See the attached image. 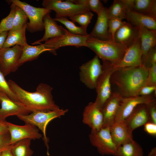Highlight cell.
Wrapping results in <instances>:
<instances>
[{"label": "cell", "instance_id": "obj_1", "mask_svg": "<svg viewBox=\"0 0 156 156\" xmlns=\"http://www.w3.org/2000/svg\"><path fill=\"white\" fill-rule=\"evenodd\" d=\"M114 69L110 82L111 86L116 88L115 92L122 97L138 96L140 89L145 86L147 68L142 65Z\"/></svg>", "mask_w": 156, "mask_h": 156}, {"label": "cell", "instance_id": "obj_2", "mask_svg": "<svg viewBox=\"0 0 156 156\" xmlns=\"http://www.w3.org/2000/svg\"><path fill=\"white\" fill-rule=\"evenodd\" d=\"M8 83L19 101L31 112L37 110L51 111L60 109L53 100V88L50 85L41 83L37 86L36 91L31 92L23 89L12 80H9Z\"/></svg>", "mask_w": 156, "mask_h": 156}, {"label": "cell", "instance_id": "obj_3", "mask_svg": "<svg viewBox=\"0 0 156 156\" xmlns=\"http://www.w3.org/2000/svg\"><path fill=\"white\" fill-rule=\"evenodd\" d=\"M86 47L93 51L102 61L108 62L112 67L118 64L127 48L112 40H103L88 36Z\"/></svg>", "mask_w": 156, "mask_h": 156}, {"label": "cell", "instance_id": "obj_4", "mask_svg": "<svg viewBox=\"0 0 156 156\" xmlns=\"http://www.w3.org/2000/svg\"><path fill=\"white\" fill-rule=\"evenodd\" d=\"M68 111V109L60 108L51 111L37 110L31 112L29 114L20 115L17 117L25 124L32 125L41 131L43 135V140L47 148V154L49 156V140L46 134L47 126L51 121L64 115Z\"/></svg>", "mask_w": 156, "mask_h": 156}, {"label": "cell", "instance_id": "obj_5", "mask_svg": "<svg viewBox=\"0 0 156 156\" xmlns=\"http://www.w3.org/2000/svg\"><path fill=\"white\" fill-rule=\"evenodd\" d=\"M8 1L19 7L25 13L29 20L26 28L29 31L33 33L44 29L43 18L46 14L51 12V10L44 8L35 7L19 0H10Z\"/></svg>", "mask_w": 156, "mask_h": 156}, {"label": "cell", "instance_id": "obj_6", "mask_svg": "<svg viewBox=\"0 0 156 156\" xmlns=\"http://www.w3.org/2000/svg\"><path fill=\"white\" fill-rule=\"evenodd\" d=\"M42 5L44 8L55 12V18L70 17L90 10L87 6L74 3L70 0H44Z\"/></svg>", "mask_w": 156, "mask_h": 156}, {"label": "cell", "instance_id": "obj_7", "mask_svg": "<svg viewBox=\"0 0 156 156\" xmlns=\"http://www.w3.org/2000/svg\"><path fill=\"white\" fill-rule=\"evenodd\" d=\"M102 72L96 82L95 89L97 93L94 102L101 109L111 95L112 92L110 82L111 75L114 69L108 62L103 61Z\"/></svg>", "mask_w": 156, "mask_h": 156}, {"label": "cell", "instance_id": "obj_8", "mask_svg": "<svg viewBox=\"0 0 156 156\" xmlns=\"http://www.w3.org/2000/svg\"><path fill=\"white\" fill-rule=\"evenodd\" d=\"M89 138L92 145L102 155L116 156L117 148L112 139L109 127H102L98 131L91 130Z\"/></svg>", "mask_w": 156, "mask_h": 156}, {"label": "cell", "instance_id": "obj_9", "mask_svg": "<svg viewBox=\"0 0 156 156\" xmlns=\"http://www.w3.org/2000/svg\"><path fill=\"white\" fill-rule=\"evenodd\" d=\"M23 47L16 45L0 50V71L5 76L18 69Z\"/></svg>", "mask_w": 156, "mask_h": 156}, {"label": "cell", "instance_id": "obj_10", "mask_svg": "<svg viewBox=\"0 0 156 156\" xmlns=\"http://www.w3.org/2000/svg\"><path fill=\"white\" fill-rule=\"evenodd\" d=\"M80 80L87 88L95 89L97 79L102 72V66L99 57L95 55L92 59L79 67Z\"/></svg>", "mask_w": 156, "mask_h": 156}, {"label": "cell", "instance_id": "obj_11", "mask_svg": "<svg viewBox=\"0 0 156 156\" xmlns=\"http://www.w3.org/2000/svg\"><path fill=\"white\" fill-rule=\"evenodd\" d=\"M89 36L73 34L66 29L63 35L49 39L44 44L48 48L52 50V53L56 55V50L62 47L67 46H73L78 48L86 47V40Z\"/></svg>", "mask_w": 156, "mask_h": 156}, {"label": "cell", "instance_id": "obj_12", "mask_svg": "<svg viewBox=\"0 0 156 156\" xmlns=\"http://www.w3.org/2000/svg\"><path fill=\"white\" fill-rule=\"evenodd\" d=\"M156 99L154 95L138 96L122 98L115 119V121H123L134 109L141 104H148Z\"/></svg>", "mask_w": 156, "mask_h": 156}, {"label": "cell", "instance_id": "obj_13", "mask_svg": "<svg viewBox=\"0 0 156 156\" xmlns=\"http://www.w3.org/2000/svg\"><path fill=\"white\" fill-rule=\"evenodd\" d=\"M6 123L10 135V145L23 139L35 140L40 139L42 137L38 128L32 125L25 124L24 125L21 126L7 121Z\"/></svg>", "mask_w": 156, "mask_h": 156}, {"label": "cell", "instance_id": "obj_14", "mask_svg": "<svg viewBox=\"0 0 156 156\" xmlns=\"http://www.w3.org/2000/svg\"><path fill=\"white\" fill-rule=\"evenodd\" d=\"M0 119L5 120L7 117L12 116L27 115L31 112L21 103L10 99L0 91Z\"/></svg>", "mask_w": 156, "mask_h": 156}, {"label": "cell", "instance_id": "obj_15", "mask_svg": "<svg viewBox=\"0 0 156 156\" xmlns=\"http://www.w3.org/2000/svg\"><path fill=\"white\" fill-rule=\"evenodd\" d=\"M142 52L140 37L133 44L128 48L121 60L116 66L112 67L114 69L136 66L142 65Z\"/></svg>", "mask_w": 156, "mask_h": 156}, {"label": "cell", "instance_id": "obj_16", "mask_svg": "<svg viewBox=\"0 0 156 156\" xmlns=\"http://www.w3.org/2000/svg\"><path fill=\"white\" fill-rule=\"evenodd\" d=\"M122 98L118 92H112L105 102L101 108L103 116L102 127H109L114 122Z\"/></svg>", "mask_w": 156, "mask_h": 156}, {"label": "cell", "instance_id": "obj_17", "mask_svg": "<svg viewBox=\"0 0 156 156\" xmlns=\"http://www.w3.org/2000/svg\"><path fill=\"white\" fill-rule=\"evenodd\" d=\"M146 104L138 105L123 121L131 133L135 129L151 121Z\"/></svg>", "mask_w": 156, "mask_h": 156}, {"label": "cell", "instance_id": "obj_18", "mask_svg": "<svg viewBox=\"0 0 156 156\" xmlns=\"http://www.w3.org/2000/svg\"><path fill=\"white\" fill-rule=\"evenodd\" d=\"M82 121L92 130L98 131L102 128L103 114L101 109L94 102L89 103L85 107L83 113Z\"/></svg>", "mask_w": 156, "mask_h": 156}, {"label": "cell", "instance_id": "obj_19", "mask_svg": "<svg viewBox=\"0 0 156 156\" xmlns=\"http://www.w3.org/2000/svg\"><path fill=\"white\" fill-rule=\"evenodd\" d=\"M139 37L138 27L133 26L129 23L125 22L124 24L116 32L114 41L128 48L131 46Z\"/></svg>", "mask_w": 156, "mask_h": 156}, {"label": "cell", "instance_id": "obj_20", "mask_svg": "<svg viewBox=\"0 0 156 156\" xmlns=\"http://www.w3.org/2000/svg\"><path fill=\"white\" fill-rule=\"evenodd\" d=\"M50 13L46 14L43 18L45 29L43 36L41 39L32 43V44H39L42 42L60 36L65 34L66 29L58 25L54 19L51 17Z\"/></svg>", "mask_w": 156, "mask_h": 156}, {"label": "cell", "instance_id": "obj_21", "mask_svg": "<svg viewBox=\"0 0 156 156\" xmlns=\"http://www.w3.org/2000/svg\"><path fill=\"white\" fill-rule=\"evenodd\" d=\"M108 20L107 8L105 7L101 13L98 16L96 22L89 36L102 40H112L108 32Z\"/></svg>", "mask_w": 156, "mask_h": 156}, {"label": "cell", "instance_id": "obj_22", "mask_svg": "<svg viewBox=\"0 0 156 156\" xmlns=\"http://www.w3.org/2000/svg\"><path fill=\"white\" fill-rule=\"evenodd\" d=\"M135 27L143 26L148 29L156 30V17L127 9L126 18Z\"/></svg>", "mask_w": 156, "mask_h": 156}, {"label": "cell", "instance_id": "obj_23", "mask_svg": "<svg viewBox=\"0 0 156 156\" xmlns=\"http://www.w3.org/2000/svg\"><path fill=\"white\" fill-rule=\"evenodd\" d=\"M112 139L117 148L124 143L133 139L123 121H115L109 127Z\"/></svg>", "mask_w": 156, "mask_h": 156}, {"label": "cell", "instance_id": "obj_24", "mask_svg": "<svg viewBox=\"0 0 156 156\" xmlns=\"http://www.w3.org/2000/svg\"><path fill=\"white\" fill-rule=\"evenodd\" d=\"M127 9L156 17V0H123Z\"/></svg>", "mask_w": 156, "mask_h": 156}, {"label": "cell", "instance_id": "obj_25", "mask_svg": "<svg viewBox=\"0 0 156 156\" xmlns=\"http://www.w3.org/2000/svg\"><path fill=\"white\" fill-rule=\"evenodd\" d=\"M137 27L139 30L142 52V63L150 50L156 47V30L149 29L142 26Z\"/></svg>", "mask_w": 156, "mask_h": 156}, {"label": "cell", "instance_id": "obj_26", "mask_svg": "<svg viewBox=\"0 0 156 156\" xmlns=\"http://www.w3.org/2000/svg\"><path fill=\"white\" fill-rule=\"evenodd\" d=\"M48 51L52 53L51 49L48 48L44 44L31 46L28 44L24 46L18 62L19 66L28 61L37 59L42 53Z\"/></svg>", "mask_w": 156, "mask_h": 156}, {"label": "cell", "instance_id": "obj_27", "mask_svg": "<svg viewBox=\"0 0 156 156\" xmlns=\"http://www.w3.org/2000/svg\"><path fill=\"white\" fill-rule=\"evenodd\" d=\"M27 26V23L20 29L9 31L3 48L16 45L24 47L27 44L25 35Z\"/></svg>", "mask_w": 156, "mask_h": 156}, {"label": "cell", "instance_id": "obj_28", "mask_svg": "<svg viewBox=\"0 0 156 156\" xmlns=\"http://www.w3.org/2000/svg\"><path fill=\"white\" fill-rule=\"evenodd\" d=\"M141 146L133 139L128 141L117 148L116 156H143Z\"/></svg>", "mask_w": 156, "mask_h": 156}, {"label": "cell", "instance_id": "obj_29", "mask_svg": "<svg viewBox=\"0 0 156 156\" xmlns=\"http://www.w3.org/2000/svg\"><path fill=\"white\" fill-rule=\"evenodd\" d=\"M127 8L123 0H114L112 5L107 8L109 19L117 18L122 20L126 19Z\"/></svg>", "mask_w": 156, "mask_h": 156}, {"label": "cell", "instance_id": "obj_30", "mask_svg": "<svg viewBox=\"0 0 156 156\" xmlns=\"http://www.w3.org/2000/svg\"><path fill=\"white\" fill-rule=\"evenodd\" d=\"M31 140L24 139L11 145V150L13 156H32L34 152L30 148Z\"/></svg>", "mask_w": 156, "mask_h": 156}, {"label": "cell", "instance_id": "obj_31", "mask_svg": "<svg viewBox=\"0 0 156 156\" xmlns=\"http://www.w3.org/2000/svg\"><path fill=\"white\" fill-rule=\"evenodd\" d=\"M56 21H58L64 25L67 29L68 31L73 34L88 36L89 34L86 29L81 26H76L72 21L69 20L67 17H60L54 18Z\"/></svg>", "mask_w": 156, "mask_h": 156}, {"label": "cell", "instance_id": "obj_32", "mask_svg": "<svg viewBox=\"0 0 156 156\" xmlns=\"http://www.w3.org/2000/svg\"><path fill=\"white\" fill-rule=\"evenodd\" d=\"M28 19L27 16L23 10L16 5L13 26L10 31H15L21 28L27 23Z\"/></svg>", "mask_w": 156, "mask_h": 156}, {"label": "cell", "instance_id": "obj_33", "mask_svg": "<svg viewBox=\"0 0 156 156\" xmlns=\"http://www.w3.org/2000/svg\"><path fill=\"white\" fill-rule=\"evenodd\" d=\"M73 3L87 6L90 11L99 15L105 8L101 1L99 0H70Z\"/></svg>", "mask_w": 156, "mask_h": 156}, {"label": "cell", "instance_id": "obj_34", "mask_svg": "<svg viewBox=\"0 0 156 156\" xmlns=\"http://www.w3.org/2000/svg\"><path fill=\"white\" fill-rule=\"evenodd\" d=\"M10 10L9 14L2 19L0 23V34L9 31L12 28L15 13L16 5L11 3Z\"/></svg>", "mask_w": 156, "mask_h": 156}, {"label": "cell", "instance_id": "obj_35", "mask_svg": "<svg viewBox=\"0 0 156 156\" xmlns=\"http://www.w3.org/2000/svg\"><path fill=\"white\" fill-rule=\"evenodd\" d=\"M93 14L90 10L80 13L69 17L73 23H78L80 26L87 29L89 24L91 22Z\"/></svg>", "mask_w": 156, "mask_h": 156}, {"label": "cell", "instance_id": "obj_36", "mask_svg": "<svg viewBox=\"0 0 156 156\" xmlns=\"http://www.w3.org/2000/svg\"><path fill=\"white\" fill-rule=\"evenodd\" d=\"M0 91L5 93L13 101H19L16 95L12 90L5 78V76L0 71Z\"/></svg>", "mask_w": 156, "mask_h": 156}, {"label": "cell", "instance_id": "obj_37", "mask_svg": "<svg viewBox=\"0 0 156 156\" xmlns=\"http://www.w3.org/2000/svg\"><path fill=\"white\" fill-rule=\"evenodd\" d=\"M125 21L117 18H111L109 19L108 22V31L109 34L114 41L115 34L118 30L124 24Z\"/></svg>", "mask_w": 156, "mask_h": 156}, {"label": "cell", "instance_id": "obj_38", "mask_svg": "<svg viewBox=\"0 0 156 156\" xmlns=\"http://www.w3.org/2000/svg\"><path fill=\"white\" fill-rule=\"evenodd\" d=\"M155 64H156V47L150 50L145 59L142 62V65L147 68Z\"/></svg>", "mask_w": 156, "mask_h": 156}, {"label": "cell", "instance_id": "obj_39", "mask_svg": "<svg viewBox=\"0 0 156 156\" xmlns=\"http://www.w3.org/2000/svg\"><path fill=\"white\" fill-rule=\"evenodd\" d=\"M147 69L148 75L145 86H156V64Z\"/></svg>", "mask_w": 156, "mask_h": 156}, {"label": "cell", "instance_id": "obj_40", "mask_svg": "<svg viewBox=\"0 0 156 156\" xmlns=\"http://www.w3.org/2000/svg\"><path fill=\"white\" fill-rule=\"evenodd\" d=\"M10 139L9 133L0 135V153L3 151L11 148L10 145Z\"/></svg>", "mask_w": 156, "mask_h": 156}, {"label": "cell", "instance_id": "obj_41", "mask_svg": "<svg viewBox=\"0 0 156 156\" xmlns=\"http://www.w3.org/2000/svg\"><path fill=\"white\" fill-rule=\"evenodd\" d=\"M146 105L151 122L156 124V99Z\"/></svg>", "mask_w": 156, "mask_h": 156}, {"label": "cell", "instance_id": "obj_42", "mask_svg": "<svg viewBox=\"0 0 156 156\" xmlns=\"http://www.w3.org/2000/svg\"><path fill=\"white\" fill-rule=\"evenodd\" d=\"M156 90V86H145L139 91L138 96H146L151 95Z\"/></svg>", "mask_w": 156, "mask_h": 156}, {"label": "cell", "instance_id": "obj_43", "mask_svg": "<svg viewBox=\"0 0 156 156\" xmlns=\"http://www.w3.org/2000/svg\"><path fill=\"white\" fill-rule=\"evenodd\" d=\"M144 130L148 134L154 136L156 135V124L151 121L144 125Z\"/></svg>", "mask_w": 156, "mask_h": 156}, {"label": "cell", "instance_id": "obj_44", "mask_svg": "<svg viewBox=\"0 0 156 156\" xmlns=\"http://www.w3.org/2000/svg\"><path fill=\"white\" fill-rule=\"evenodd\" d=\"M8 132V127L6 121L0 119V135Z\"/></svg>", "mask_w": 156, "mask_h": 156}, {"label": "cell", "instance_id": "obj_45", "mask_svg": "<svg viewBox=\"0 0 156 156\" xmlns=\"http://www.w3.org/2000/svg\"><path fill=\"white\" fill-rule=\"evenodd\" d=\"M8 33V31H5L0 34V50L3 48Z\"/></svg>", "mask_w": 156, "mask_h": 156}, {"label": "cell", "instance_id": "obj_46", "mask_svg": "<svg viewBox=\"0 0 156 156\" xmlns=\"http://www.w3.org/2000/svg\"><path fill=\"white\" fill-rule=\"evenodd\" d=\"M11 148L4 150L0 153V156H13Z\"/></svg>", "mask_w": 156, "mask_h": 156}, {"label": "cell", "instance_id": "obj_47", "mask_svg": "<svg viewBox=\"0 0 156 156\" xmlns=\"http://www.w3.org/2000/svg\"><path fill=\"white\" fill-rule=\"evenodd\" d=\"M148 156H156V148H153L148 154Z\"/></svg>", "mask_w": 156, "mask_h": 156}, {"label": "cell", "instance_id": "obj_48", "mask_svg": "<svg viewBox=\"0 0 156 156\" xmlns=\"http://www.w3.org/2000/svg\"><path fill=\"white\" fill-rule=\"evenodd\" d=\"M0 103H1V102H0Z\"/></svg>", "mask_w": 156, "mask_h": 156}]
</instances>
